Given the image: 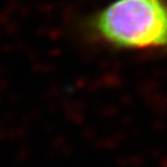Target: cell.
<instances>
[{
    "label": "cell",
    "instance_id": "obj_1",
    "mask_svg": "<svg viewBox=\"0 0 167 167\" xmlns=\"http://www.w3.org/2000/svg\"><path fill=\"white\" fill-rule=\"evenodd\" d=\"M94 30L128 48L167 45V7L163 0H117L93 19Z\"/></svg>",
    "mask_w": 167,
    "mask_h": 167
}]
</instances>
